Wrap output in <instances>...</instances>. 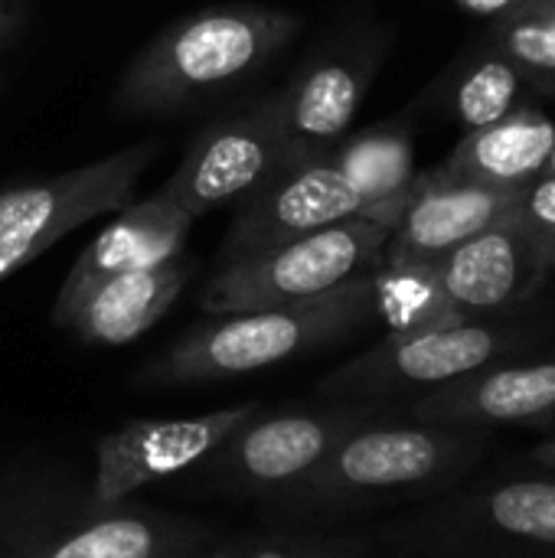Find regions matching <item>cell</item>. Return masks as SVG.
<instances>
[{
    "instance_id": "6da1fadb",
    "label": "cell",
    "mask_w": 555,
    "mask_h": 558,
    "mask_svg": "<svg viewBox=\"0 0 555 558\" xmlns=\"http://www.w3.org/2000/svg\"><path fill=\"white\" fill-rule=\"evenodd\" d=\"M301 20L272 7H209L160 29L124 69L114 101L128 114H177L262 72Z\"/></svg>"
},
{
    "instance_id": "7a4b0ae2",
    "label": "cell",
    "mask_w": 555,
    "mask_h": 558,
    "mask_svg": "<svg viewBox=\"0 0 555 558\" xmlns=\"http://www.w3.org/2000/svg\"><path fill=\"white\" fill-rule=\"evenodd\" d=\"M373 271L307 301L245 314H222L206 324H196L144 369V383H222L334 347L376 317Z\"/></svg>"
},
{
    "instance_id": "3957f363",
    "label": "cell",
    "mask_w": 555,
    "mask_h": 558,
    "mask_svg": "<svg viewBox=\"0 0 555 558\" xmlns=\"http://www.w3.org/2000/svg\"><path fill=\"white\" fill-rule=\"evenodd\" d=\"M389 235L393 226L373 216H353L245 258L219 262L200 291V307L222 317L327 294L379 268Z\"/></svg>"
},
{
    "instance_id": "277c9868",
    "label": "cell",
    "mask_w": 555,
    "mask_h": 558,
    "mask_svg": "<svg viewBox=\"0 0 555 558\" xmlns=\"http://www.w3.org/2000/svg\"><path fill=\"white\" fill-rule=\"evenodd\" d=\"M157 141H141L75 170L0 190V281L95 216L131 203Z\"/></svg>"
},
{
    "instance_id": "5b68a950",
    "label": "cell",
    "mask_w": 555,
    "mask_h": 558,
    "mask_svg": "<svg viewBox=\"0 0 555 558\" xmlns=\"http://www.w3.org/2000/svg\"><path fill=\"white\" fill-rule=\"evenodd\" d=\"M294 154L285 134L278 92L209 124L183 154L180 167L160 186L193 219L239 203L278 170L291 167Z\"/></svg>"
},
{
    "instance_id": "8992f818",
    "label": "cell",
    "mask_w": 555,
    "mask_h": 558,
    "mask_svg": "<svg viewBox=\"0 0 555 558\" xmlns=\"http://www.w3.org/2000/svg\"><path fill=\"white\" fill-rule=\"evenodd\" d=\"M255 415L258 405L245 402L196 418H134L101 435L95 451V500L114 507L154 481L203 464Z\"/></svg>"
},
{
    "instance_id": "52a82bcc",
    "label": "cell",
    "mask_w": 555,
    "mask_h": 558,
    "mask_svg": "<svg viewBox=\"0 0 555 558\" xmlns=\"http://www.w3.org/2000/svg\"><path fill=\"white\" fill-rule=\"evenodd\" d=\"M366 213V199L330 160V154L291 163L239 199L219 262L245 258L252 252Z\"/></svg>"
},
{
    "instance_id": "ba28073f",
    "label": "cell",
    "mask_w": 555,
    "mask_h": 558,
    "mask_svg": "<svg viewBox=\"0 0 555 558\" xmlns=\"http://www.w3.org/2000/svg\"><path fill=\"white\" fill-rule=\"evenodd\" d=\"M504 337L487 324H451L412 333H389L366 356L337 369L327 383V396L386 392L406 386H451L474 376L500 356Z\"/></svg>"
},
{
    "instance_id": "9c48e42d",
    "label": "cell",
    "mask_w": 555,
    "mask_h": 558,
    "mask_svg": "<svg viewBox=\"0 0 555 558\" xmlns=\"http://www.w3.org/2000/svg\"><path fill=\"white\" fill-rule=\"evenodd\" d=\"M514 196L517 193L455 177L442 163L415 173L402 216L386 242L383 265H435L442 255L504 219Z\"/></svg>"
},
{
    "instance_id": "30bf717a",
    "label": "cell",
    "mask_w": 555,
    "mask_h": 558,
    "mask_svg": "<svg viewBox=\"0 0 555 558\" xmlns=\"http://www.w3.org/2000/svg\"><path fill=\"white\" fill-rule=\"evenodd\" d=\"M190 226L193 216L180 209L164 190L118 209L108 229H101L72 262L52 304V324L62 327L65 317L108 278L154 268L183 255Z\"/></svg>"
},
{
    "instance_id": "8fae6325",
    "label": "cell",
    "mask_w": 555,
    "mask_h": 558,
    "mask_svg": "<svg viewBox=\"0 0 555 558\" xmlns=\"http://www.w3.org/2000/svg\"><path fill=\"white\" fill-rule=\"evenodd\" d=\"M379 46H347L314 56L278 88L294 163L327 157L350 131L379 65Z\"/></svg>"
},
{
    "instance_id": "7c38bea8",
    "label": "cell",
    "mask_w": 555,
    "mask_h": 558,
    "mask_svg": "<svg viewBox=\"0 0 555 558\" xmlns=\"http://www.w3.org/2000/svg\"><path fill=\"white\" fill-rule=\"evenodd\" d=\"M429 271L461 320L520 304L550 275L546 262L510 213L442 255L435 265H429Z\"/></svg>"
},
{
    "instance_id": "4fadbf2b",
    "label": "cell",
    "mask_w": 555,
    "mask_h": 558,
    "mask_svg": "<svg viewBox=\"0 0 555 558\" xmlns=\"http://www.w3.org/2000/svg\"><path fill=\"white\" fill-rule=\"evenodd\" d=\"M445 445L422 428H373L343 435L334 451L301 484L307 497H340L357 490L406 487L442 468Z\"/></svg>"
},
{
    "instance_id": "5bb4252c",
    "label": "cell",
    "mask_w": 555,
    "mask_h": 558,
    "mask_svg": "<svg viewBox=\"0 0 555 558\" xmlns=\"http://www.w3.org/2000/svg\"><path fill=\"white\" fill-rule=\"evenodd\" d=\"M255 418L209 458H216V468L226 477L258 487L304 481L347 435V422L340 415L291 412L262 422Z\"/></svg>"
},
{
    "instance_id": "9a60e30c",
    "label": "cell",
    "mask_w": 555,
    "mask_h": 558,
    "mask_svg": "<svg viewBox=\"0 0 555 558\" xmlns=\"http://www.w3.org/2000/svg\"><path fill=\"white\" fill-rule=\"evenodd\" d=\"M186 281H190V262L183 255L154 268L108 278L65 317L62 330L95 347L134 343L167 317Z\"/></svg>"
},
{
    "instance_id": "2e32d148",
    "label": "cell",
    "mask_w": 555,
    "mask_h": 558,
    "mask_svg": "<svg viewBox=\"0 0 555 558\" xmlns=\"http://www.w3.org/2000/svg\"><path fill=\"white\" fill-rule=\"evenodd\" d=\"M553 141V118L540 105H523L487 128L464 131L442 167L455 177L520 193L527 183L546 173Z\"/></svg>"
},
{
    "instance_id": "e0dca14e",
    "label": "cell",
    "mask_w": 555,
    "mask_h": 558,
    "mask_svg": "<svg viewBox=\"0 0 555 558\" xmlns=\"http://www.w3.org/2000/svg\"><path fill=\"white\" fill-rule=\"evenodd\" d=\"M330 160L366 199V216L396 226L415 180V131L406 121H386L343 137Z\"/></svg>"
},
{
    "instance_id": "ac0fdd59",
    "label": "cell",
    "mask_w": 555,
    "mask_h": 558,
    "mask_svg": "<svg viewBox=\"0 0 555 558\" xmlns=\"http://www.w3.org/2000/svg\"><path fill=\"white\" fill-rule=\"evenodd\" d=\"M555 409V360L494 369L478 383L448 389L435 396L422 415L425 418H491V422H523Z\"/></svg>"
},
{
    "instance_id": "d6986e66",
    "label": "cell",
    "mask_w": 555,
    "mask_h": 558,
    "mask_svg": "<svg viewBox=\"0 0 555 558\" xmlns=\"http://www.w3.org/2000/svg\"><path fill=\"white\" fill-rule=\"evenodd\" d=\"M196 536L183 523L147 513H111L23 558H173Z\"/></svg>"
},
{
    "instance_id": "ffe728a7",
    "label": "cell",
    "mask_w": 555,
    "mask_h": 558,
    "mask_svg": "<svg viewBox=\"0 0 555 558\" xmlns=\"http://www.w3.org/2000/svg\"><path fill=\"white\" fill-rule=\"evenodd\" d=\"M536 95L540 88L530 75L491 43L461 59L458 72L448 78V111L464 131L487 128L523 105H536Z\"/></svg>"
},
{
    "instance_id": "44dd1931",
    "label": "cell",
    "mask_w": 555,
    "mask_h": 558,
    "mask_svg": "<svg viewBox=\"0 0 555 558\" xmlns=\"http://www.w3.org/2000/svg\"><path fill=\"white\" fill-rule=\"evenodd\" d=\"M484 43L520 65L540 95L555 92V3L491 23Z\"/></svg>"
},
{
    "instance_id": "7402d4cb",
    "label": "cell",
    "mask_w": 555,
    "mask_h": 558,
    "mask_svg": "<svg viewBox=\"0 0 555 558\" xmlns=\"http://www.w3.org/2000/svg\"><path fill=\"white\" fill-rule=\"evenodd\" d=\"M487 513L510 536L555 543V484L550 481H523L497 490Z\"/></svg>"
},
{
    "instance_id": "603a6c76",
    "label": "cell",
    "mask_w": 555,
    "mask_h": 558,
    "mask_svg": "<svg viewBox=\"0 0 555 558\" xmlns=\"http://www.w3.org/2000/svg\"><path fill=\"white\" fill-rule=\"evenodd\" d=\"M510 216L530 239V245L540 252L546 268L555 271V177L543 173L533 183H527L510 206Z\"/></svg>"
},
{
    "instance_id": "cb8c5ba5",
    "label": "cell",
    "mask_w": 555,
    "mask_h": 558,
    "mask_svg": "<svg viewBox=\"0 0 555 558\" xmlns=\"http://www.w3.org/2000/svg\"><path fill=\"white\" fill-rule=\"evenodd\" d=\"M550 3H555V0H458L461 10H468L474 16H484L491 23L527 13V10H536V7H550Z\"/></svg>"
},
{
    "instance_id": "d4e9b609",
    "label": "cell",
    "mask_w": 555,
    "mask_h": 558,
    "mask_svg": "<svg viewBox=\"0 0 555 558\" xmlns=\"http://www.w3.org/2000/svg\"><path fill=\"white\" fill-rule=\"evenodd\" d=\"M26 23V3L23 0H0V49L10 46Z\"/></svg>"
},
{
    "instance_id": "484cf974",
    "label": "cell",
    "mask_w": 555,
    "mask_h": 558,
    "mask_svg": "<svg viewBox=\"0 0 555 558\" xmlns=\"http://www.w3.org/2000/svg\"><path fill=\"white\" fill-rule=\"evenodd\" d=\"M242 558H350L340 553H324V549H262Z\"/></svg>"
},
{
    "instance_id": "4316f807",
    "label": "cell",
    "mask_w": 555,
    "mask_h": 558,
    "mask_svg": "<svg viewBox=\"0 0 555 558\" xmlns=\"http://www.w3.org/2000/svg\"><path fill=\"white\" fill-rule=\"evenodd\" d=\"M546 173L555 177V141H553V154H550V163H546Z\"/></svg>"
},
{
    "instance_id": "83f0119b",
    "label": "cell",
    "mask_w": 555,
    "mask_h": 558,
    "mask_svg": "<svg viewBox=\"0 0 555 558\" xmlns=\"http://www.w3.org/2000/svg\"><path fill=\"white\" fill-rule=\"evenodd\" d=\"M0 92H3V75H0Z\"/></svg>"
}]
</instances>
